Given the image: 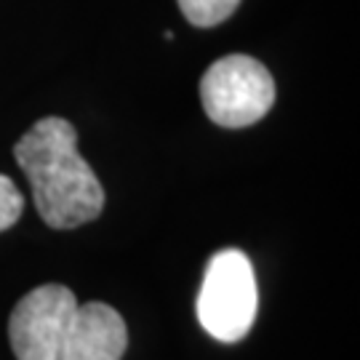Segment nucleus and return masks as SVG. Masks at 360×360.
<instances>
[{"instance_id": "7ed1b4c3", "label": "nucleus", "mask_w": 360, "mask_h": 360, "mask_svg": "<svg viewBox=\"0 0 360 360\" xmlns=\"http://www.w3.org/2000/svg\"><path fill=\"white\" fill-rule=\"evenodd\" d=\"M200 102L206 115L221 129L254 126L275 104L270 70L245 53H230L200 77Z\"/></svg>"}, {"instance_id": "39448f33", "label": "nucleus", "mask_w": 360, "mask_h": 360, "mask_svg": "<svg viewBox=\"0 0 360 360\" xmlns=\"http://www.w3.org/2000/svg\"><path fill=\"white\" fill-rule=\"evenodd\" d=\"M129 347L123 315L104 302L77 304L65 339L62 360H120Z\"/></svg>"}, {"instance_id": "0eeeda50", "label": "nucleus", "mask_w": 360, "mask_h": 360, "mask_svg": "<svg viewBox=\"0 0 360 360\" xmlns=\"http://www.w3.org/2000/svg\"><path fill=\"white\" fill-rule=\"evenodd\" d=\"M25 211V195L8 176L0 174V232L13 227Z\"/></svg>"}, {"instance_id": "f03ea898", "label": "nucleus", "mask_w": 360, "mask_h": 360, "mask_svg": "<svg viewBox=\"0 0 360 360\" xmlns=\"http://www.w3.org/2000/svg\"><path fill=\"white\" fill-rule=\"evenodd\" d=\"M259 309L257 275L251 259L224 248L208 259L198 294V321L219 342H240L251 331Z\"/></svg>"}, {"instance_id": "20e7f679", "label": "nucleus", "mask_w": 360, "mask_h": 360, "mask_svg": "<svg viewBox=\"0 0 360 360\" xmlns=\"http://www.w3.org/2000/svg\"><path fill=\"white\" fill-rule=\"evenodd\" d=\"M75 309V294L59 283L38 285L22 296L8 318V339L16 360H62Z\"/></svg>"}, {"instance_id": "f257e3e1", "label": "nucleus", "mask_w": 360, "mask_h": 360, "mask_svg": "<svg viewBox=\"0 0 360 360\" xmlns=\"http://www.w3.org/2000/svg\"><path fill=\"white\" fill-rule=\"evenodd\" d=\"M13 158L32 187L40 219L53 230H72L102 214L104 190L77 153V131L65 117H40L19 142Z\"/></svg>"}, {"instance_id": "423d86ee", "label": "nucleus", "mask_w": 360, "mask_h": 360, "mask_svg": "<svg viewBox=\"0 0 360 360\" xmlns=\"http://www.w3.org/2000/svg\"><path fill=\"white\" fill-rule=\"evenodd\" d=\"M179 3L184 19L193 27H217L227 22L235 8L240 6V0H176Z\"/></svg>"}]
</instances>
